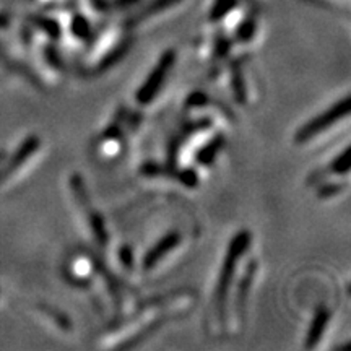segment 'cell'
<instances>
[{
	"mask_svg": "<svg viewBox=\"0 0 351 351\" xmlns=\"http://www.w3.org/2000/svg\"><path fill=\"white\" fill-rule=\"evenodd\" d=\"M129 46H130V41L129 39H125V41H122L119 46L114 47L111 52H108L106 56L103 57V60L99 62V70H108L109 67H112L114 64H117L119 60L122 59L127 54V51H129Z\"/></svg>",
	"mask_w": 351,
	"mask_h": 351,
	"instance_id": "30bf717a",
	"label": "cell"
},
{
	"mask_svg": "<svg viewBox=\"0 0 351 351\" xmlns=\"http://www.w3.org/2000/svg\"><path fill=\"white\" fill-rule=\"evenodd\" d=\"M350 114V98L345 96L343 99H340L339 103H335L330 109L319 114L317 117H314L313 121L306 122L300 130L296 132V143H306L311 138L317 137L319 134H322L324 130H327L328 127H332L335 122L345 119Z\"/></svg>",
	"mask_w": 351,
	"mask_h": 351,
	"instance_id": "7a4b0ae2",
	"label": "cell"
},
{
	"mask_svg": "<svg viewBox=\"0 0 351 351\" xmlns=\"http://www.w3.org/2000/svg\"><path fill=\"white\" fill-rule=\"evenodd\" d=\"M70 29H72L73 36L78 39H88L91 33V26L90 21H88L85 16L82 15H75L72 20V25H70Z\"/></svg>",
	"mask_w": 351,
	"mask_h": 351,
	"instance_id": "5bb4252c",
	"label": "cell"
},
{
	"mask_svg": "<svg viewBox=\"0 0 351 351\" xmlns=\"http://www.w3.org/2000/svg\"><path fill=\"white\" fill-rule=\"evenodd\" d=\"M254 34H256V16L251 15L239 25L238 32H236V38L241 43H249Z\"/></svg>",
	"mask_w": 351,
	"mask_h": 351,
	"instance_id": "9a60e30c",
	"label": "cell"
},
{
	"mask_svg": "<svg viewBox=\"0 0 351 351\" xmlns=\"http://www.w3.org/2000/svg\"><path fill=\"white\" fill-rule=\"evenodd\" d=\"M182 0H153L152 3H148L147 7L143 8V10H140L137 15H134L132 19L129 20V25H138L140 21L150 19V16L156 15V13L163 12V10H168V8L178 5V3H181Z\"/></svg>",
	"mask_w": 351,
	"mask_h": 351,
	"instance_id": "ba28073f",
	"label": "cell"
},
{
	"mask_svg": "<svg viewBox=\"0 0 351 351\" xmlns=\"http://www.w3.org/2000/svg\"><path fill=\"white\" fill-rule=\"evenodd\" d=\"M231 85H232V90H234V98L238 99V103L245 104V99H247V91H245V83H244L243 73H241V69L238 67V65H236V67H232Z\"/></svg>",
	"mask_w": 351,
	"mask_h": 351,
	"instance_id": "8fae6325",
	"label": "cell"
},
{
	"mask_svg": "<svg viewBox=\"0 0 351 351\" xmlns=\"http://www.w3.org/2000/svg\"><path fill=\"white\" fill-rule=\"evenodd\" d=\"M348 155H350V148H345V150L332 161L330 166H328V173L339 174V176H343L348 173L350 171V156Z\"/></svg>",
	"mask_w": 351,
	"mask_h": 351,
	"instance_id": "4fadbf2b",
	"label": "cell"
},
{
	"mask_svg": "<svg viewBox=\"0 0 351 351\" xmlns=\"http://www.w3.org/2000/svg\"><path fill=\"white\" fill-rule=\"evenodd\" d=\"M88 218H90V226L91 230H93L95 232V238L96 241L101 245H106L108 243V232H106V226H104V221L101 219V217L98 213H93L90 212V215H88Z\"/></svg>",
	"mask_w": 351,
	"mask_h": 351,
	"instance_id": "7c38bea8",
	"label": "cell"
},
{
	"mask_svg": "<svg viewBox=\"0 0 351 351\" xmlns=\"http://www.w3.org/2000/svg\"><path fill=\"white\" fill-rule=\"evenodd\" d=\"M249 244H251V232L239 231L238 234L231 239L230 247H228L225 262H223L221 267V274H219L217 293H215V301H217L219 315H223V313H225L228 289L231 287L232 276L236 274V267H238L239 258L244 256L245 251H247Z\"/></svg>",
	"mask_w": 351,
	"mask_h": 351,
	"instance_id": "6da1fadb",
	"label": "cell"
},
{
	"mask_svg": "<svg viewBox=\"0 0 351 351\" xmlns=\"http://www.w3.org/2000/svg\"><path fill=\"white\" fill-rule=\"evenodd\" d=\"M208 103V96L204 93V91H194L192 95H189V98L186 101L187 108H200L205 106Z\"/></svg>",
	"mask_w": 351,
	"mask_h": 351,
	"instance_id": "44dd1931",
	"label": "cell"
},
{
	"mask_svg": "<svg viewBox=\"0 0 351 351\" xmlns=\"http://www.w3.org/2000/svg\"><path fill=\"white\" fill-rule=\"evenodd\" d=\"M328 320H330V313H328V309L327 307H320L317 313H315L313 322H311L309 330H307L306 348H314V346L319 343L328 326Z\"/></svg>",
	"mask_w": 351,
	"mask_h": 351,
	"instance_id": "5b68a950",
	"label": "cell"
},
{
	"mask_svg": "<svg viewBox=\"0 0 351 351\" xmlns=\"http://www.w3.org/2000/svg\"><path fill=\"white\" fill-rule=\"evenodd\" d=\"M174 60H176V52L173 49L165 51V54L160 57V60H158L156 67L153 69L150 75H148L147 82L138 88L137 91L138 104L147 106V104H150L152 101L156 98L158 93H160L161 86H163L166 77H168L171 69H173Z\"/></svg>",
	"mask_w": 351,
	"mask_h": 351,
	"instance_id": "3957f363",
	"label": "cell"
},
{
	"mask_svg": "<svg viewBox=\"0 0 351 351\" xmlns=\"http://www.w3.org/2000/svg\"><path fill=\"white\" fill-rule=\"evenodd\" d=\"M36 25L43 29V32L49 34L52 39H57L60 36V26L56 20L43 19V16H39V19H36Z\"/></svg>",
	"mask_w": 351,
	"mask_h": 351,
	"instance_id": "e0dca14e",
	"label": "cell"
},
{
	"mask_svg": "<svg viewBox=\"0 0 351 351\" xmlns=\"http://www.w3.org/2000/svg\"><path fill=\"white\" fill-rule=\"evenodd\" d=\"M256 269H257L256 262L249 263V267L245 269V274H244L243 280H241V283L238 287V295H236V306H238V313H239L241 317L244 315L245 302H247L249 291H251V285H252V280H254V274H256Z\"/></svg>",
	"mask_w": 351,
	"mask_h": 351,
	"instance_id": "52a82bcc",
	"label": "cell"
},
{
	"mask_svg": "<svg viewBox=\"0 0 351 351\" xmlns=\"http://www.w3.org/2000/svg\"><path fill=\"white\" fill-rule=\"evenodd\" d=\"M46 57L49 60V64L54 69H62V62H60V57L57 54V51L54 47H46Z\"/></svg>",
	"mask_w": 351,
	"mask_h": 351,
	"instance_id": "603a6c76",
	"label": "cell"
},
{
	"mask_svg": "<svg viewBox=\"0 0 351 351\" xmlns=\"http://www.w3.org/2000/svg\"><path fill=\"white\" fill-rule=\"evenodd\" d=\"M223 143H225V137H223V135H217V137H213L207 145H205V147H202L200 150L197 152V156H195L197 163L202 166L212 165L215 158L218 155V152L223 148Z\"/></svg>",
	"mask_w": 351,
	"mask_h": 351,
	"instance_id": "9c48e42d",
	"label": "cell"
},
{
	"mask_svg": "<svg viewBox=\"0 0 351 351\" xmlns=\"http://www.w3.org/2000/svg\"><path fill=\"white\" fill-rule=\"evenodd\" d=\"M39 143H41V142H39L38 137H28V138H26L25 142H23V145H21V147L19 148V152L15 153V156H13L12 160H10V163L7 165V168L2 171V174H0V179L7 178V176L10 174L12 171H15L20 165H23L25 161L28 160V158L32 156L34 152L38 150Z\"/></svg>",
	"mask_w": 351,
	"mask_h": 351,
	"instance_id": "8992f818",
	"label": "cell"
},
{
	"mask_svg": "<svg viewBox=\"0 0 351 351\" xmlns=\"http://www.w3.org/2000/svg\"><path fill=\"white\" fill-rule=\"evenodd\" d=\"M345 186L343 184H332V182H326L319 187V199H330V197L339 195L341 191H343Z\"/></svg>",
	"mask_w": 351,
	"mask_h": 351,
	"instance_id": "ac0fdd59",
	"label": "cell"
},
{
	"mask_svg": "<svg viewBox=\"0 0 351 351\" xmlns=\"http://www.w3.org/2000/svg\"><path fill=\"white\" fill-rule=\"evenodd\" d=\"M234 5H236V0H218V2L215 3L212 15H210V20L212 21L221 20Z\"/></svg>",
	"mask_w": 351,
	"mask_h": 351,
	"instance_id": "2e32d148",
	"label": "cell"
},
{
	"mask_svg": "<svg viewBox=\"0 0 351 351\" xmlns=\"http://www.w3.org/2000/svg\"><path fill=\"white\" fill-rule=\"evenodd\" d=\"M138 0H116V7L119 8H127L130 5H134V3H137Z\"/></svg>",
	"mask_w": 351,
	"mask_h": 351,
	"instance_id": "484cf974",
	"label": "cell"
},
{
	"mask_svg": "<svg viewBox=\"0 0 351 351\" xmlns=\"http://www.w3.org/2000/svg\"><path fill=\"white\" fill-rule=\"evenodd\" d=\"M72 189H73V194H75L77 200L80 202L82 205H88V197H86V192H85V186H83V181L82 178L78 174H73L72 176Z\"/></svg>",
	"mask_w": 351,
	"mask_h": 351,
	"instance_id": "d6986e66",
	"label": "cell"
},
{
	"mask_svg": "<svg viewBox=\"0 0 351 351\" xmlns=\"http://www.w3.org/2000/svg\"><path fill=\"white\" fill-rule=\"evenodd\" d=\"M178 178H179V182L184 184L186 187H197V184H199V176H197V173L192 168L179 171Z\"/></svg>",
	"mask_w": 351,
	"mask_h": 351,
	"instance_id": "ffe728a7",
	"label": "cell"
},
{
	"mask_svg": "<svg viewBox=\"0 0 351 351\" xmlns=\"http://www.w3.org/2000/svg\"><path fill=\"white\" fill-rule=\"evenodd\" d=\"M230 51V41L226 38H219L217 41V49H215V54L217 57H225L226 52Z\"/></svg>",
	"mask_w": 351,
	"mask_h": 351,
	"instance_id": "d4e9b609",
	"label": "cell"
},
{
	"mask_svg": "<svg viewBox=\"0 0 351 351\" xmlns=\"http://www.w3.org/2000/svg\"><path fill=\"white\" fill-rule=\"evenodd\" d=\"M47 314H49V315H51V317H52V319H54V320H56V322H57V324H59V326H60V327H62V328H67V330H69V328H70V320H69L67 317H65V315H62V314H59V313H57V311H54V309H52V311H49V309H47Z\"/></svg>",
	"mask_w": 351,
	"mask_h": 351,
	"instance_id": "cb8c5ba5",
	"label": "cell"
},
{
	"mask_svg": "<svg viewBox=\"0 0 351 351\" xmlns=\"http://www.w3.org/2000/svg\"><path fill=\"white\" fill-rule=\"evenodd\" d=\"M121 261L124 263L125 269H132L134 267V256H132V251L129 245H122V249L119 251Z\"/></svg>",
	"mask_w": 351,
	"mask_h": 351,
	"instance_id": "7402d4cb",
	"label": "cell"
},
{
	"mask_svg": "<svg viewBox=\"0 0 351 351\" xmlns=\"http://www.w3.org/2000/svg\"><path fill=\"white\" fill-rule=\"evenodd\" d=\"M179 241H181V236H179V232H168V234L163 236L158 243L153 245V247L145 254L143 261H142V267L145 270H152L153 267H156L158 263H160L161 258H163L166 254H169L176 245L179 244Z\"/></svg>",
	"mask_w": 351,
	"mask_h": 351,
	"instance_id": "277c9868",
	"label": "cell"
}]
</instances>
